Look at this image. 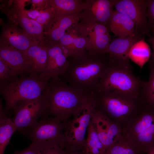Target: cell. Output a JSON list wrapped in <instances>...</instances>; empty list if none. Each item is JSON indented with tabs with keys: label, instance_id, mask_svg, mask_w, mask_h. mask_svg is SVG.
<instances>
[{
	"label": "cell",
	"instance_id": "cell-1",
	"mask_svg": "<svg viewBox=\"0 0 154 154\" xmlns=\"http://www.w3.org/2000/svg\"><path fill=\"white\" fill-rule=\"evenodd\" d=\"M86 51L75 57L70 58L69 66L61 76L62 81L87 94L97 90L99 80L109 66L110 59Z\"/></svg>",
	"mask_w": 154,
	"mask_h": 154
},
{
	"label": "cell",
	"instance_id": "cell-2",
	"mask_svg": "<svg viewBox=\"0 0 154 154\" xmlns=\"http://www.w3.org/2000/svg\"><path fill=\"white\" fill-rule=\"evenodd\" d=\"M47 105V116L66 122L82 104L87 94L61 80H50L44 91Z\"/></svg>",
	"mask_w": 154,
	"mask_h": 154
},
{
	"label": "cell",
	"instance_id": "cell-3",
	"mask_svg": "<svg viewBox=\"0 0 154 154\" xmlns=\"http://www.w3.org/2000/svg\"><path fill=\"white\" fill-rule=\"evenodd\" d=\"M110 60L109 66L99 80L96 90L142 98L145 81L133 74L129 60Z\"/></svg>",
	"mask_w": 154,
	"mask_h": 154
},
{
	"label": "cell",
	"instance_id": "cell-4",
	"mask_svg": "<svg viewBox=\"0 0 154 154\" xmlns=\"http://www.w3.org/2000/svg\"><path fill=\"white\" fill-rule=\"evenodd\" d=\"M91 95L95 109L104 113L121 130L144 102L141 98L108 92L96 90Z\"/></svg>",
	"mask_w": 154,
	"mask_h": 154
},
{
	"label": "cell",
	"instance_id": "cell-5",
	"mask_svg": "<svg viewBox=\"0 0 154 154\" xmlns=\"http://www.w3.org/2000/svg\"><path fill=\"white\" fill-rule=\"evenodd\" d=\"M121 130L141 154L148 153L154 148V107L144 102Z\"/></svg>",
	"mask_w": 154,
	"mask_h": 154
},
{
	"label": "cell",
	"instance_id": "cell-6",
	"mask_svg": "<svg viewBox=\"0 0 154 154\" xmlns=\"http://www.w3.org/2000/svg\"><path fill=\"white\" fill-rule=\"evenodd\" d=\"M94 110L91 95H88L73 115L63 123L65 149L85 153L86 134Z\"/></svg>",
	"mask_w": 154,
	"mask_h": 154
},
{
	"label": "cell",
	"instance_id": "cell-7",
	"mask_svg": "<svg viewBox=\"0 0 154 154\" xmlns=\"http://www.w3.org/2000/svg\"><path fill=\"white\" fill-rule=\"evenodd\" d=\"M49 81L40 74L30 73L28 76L22 75L0 86V94L5 102V109L8 112L22 102L38 98L42 95Z\"/></svg>",
	"mask_w": 154,
	"mask_h": 154
},
{
	"label": "cell",
	"instance_id": "cell-8",
	"mask_svg": "<svg viewBox=\"0 0 154 154\" xmlns=\"http://www.w3.org/2000/svg\"><path fill=\"white\" fill-rule=\"evenodd\" d=\"M64 125L56 118L44 117L30 128L25 135L42 150L59 147L64 148Z\"/></svg>",
	"mask_w": 154,
	"mask_h": 154
},
{
	"label": "cell",
	"instance_id": "cell-9",
	"mask_svg": "<svg viewBox=\"0 0 154 154\" xmlns=\"http://www.w3.org/2000/svg\"><path fill=\"white\" fill-rule=\"evenodd\" d=\"M16 131L25 135L40 118L47 116V105L43 95L37 99L22 102L11 110Z\"/></svg>",
	"mask_w": 154,
	"mask_h": 154
},
{
	"label": "cell",
	"instance_id": "cell-10",
	"mask_svg": "<svg viewBox=\"0 0 154 154\" xmlns=\"http://www.w3.org/2000/svg\"><path fill=\"white\" fill-rule=\"evenodd\" d=\"M26 0L9 1L7 5L2 4L1 10L7 16L9 21L19 26L35 42L39 43L44 38L43 26L28 17L23 12Z\"/></svg>",
	"mask_w": 154,
	"mask_h": 154
},
{
	"label": "cell",
	"instance_id": "cell-11",
	"mask_svg": "<svg viewBox=\"0 0 154 154\" xmlns=\"http://www.w3.org/2000/svg\"><path fill=\"white\" fill-rule=\"evenodd\" d=\"M149 0H117L116 10L134 23L136 29L143 35L150 36L147 16Z\"/></svg>",
	"mask_w": 154,
	"mask_h": 154
},
{
	"label": "cell",
	"instance_id": "cell-12",
	"mask_svg": "<svg viewBox=\"0 0 154 154\" xmlns=\"http://www.w3.org/2000/svg\"><path fill=\"white\" fill-rule=\"evenodd\" d=\"M91 121L106 150L122 138L120 127L102 112L94 109Z\"/></svg>",
	"mask_w": 154,
	"mask_h": 154
},
{
	"label": "cell",
	"instance_id": "cell-13",
	"mask_svg": "<svg viewBox=\"0 0 154 154\" xmlns=\"http://www.w3.org/2000/svg\"><path fill=\"white\" fill-rule=\"evenodd\" d=\"M48 51V57L44 71L42 76L54 82L60 80V77L68 67L69 61L57 43L49 42L43 40Z\"/></svg>",
	"mask_w": 154,
	"mask_h": 154
},
{
	"label": "cell",
	"instance_id": "cell-14",
	"mask_svg": "<svg viewBox=\"0 0 154 154\" xmlns=\"http://www.w3.org/2000/svg\"><path fill=\"white\" fill-rule=\"evenodd\" d=\"M81 22L82 30L88 41L87 51L99 55L107 54L110 37L106 26L97 23Z\"/></svg>",
	"mask_w": 154,
	"mask_h": 154
},
{
	"label": "cell",
	"instance_id": "cell-15",
	"mask_svg": "<svg viewBox=\"0 0 154 154\" xmlns=\"http://www.w3.org/2000/svg\"><path fill=\"white\" fill-rule=\"evenodd\" d=\"M68 58H74L87 50L88 40L82 30V22L74 25L57 42Z\"/></svg>",
	"mask_w": 154,
	"mask_h": 154
},
{
	"label": "cell",
	"instance_id": "cell-16",
	"mask_svg": "<svg viewBox=\"0 0 154 154\" xmlns=\"http://www.w3.org/2000/svg\"><path fill=\"white\" fill-rule=\"evenodd\" d=\"M117 0H88L87 7L81 13L82 22L109 25Z\"/></svg>",
	"mask_w": 154,
	"mask_h": 154
},
{
	"label": "cell",
	"instance_id": "cell-17",
	"mask_svg": "<svg viewBox=\"0 0 154 154\" xmlns=\"http://www.w3.org/2000/svg\"><path fill=\"white\" fill-rule=\"evenodd\" d=\"M81 19V13L55 17L48 24L43 26L44 41L57 42L72 26Z\"/></svg>",
	"mask_w": 154,
	"mask_h": 154
},
{
	"label": "cell",
	"instance_id": "cell-18",
	"mask_svg": "<svg viewBox=\"0 0 154 154\" xmlns=\"http://www.w3.org/2000/svg\"><path fill=\"white\" fill-rule=\"evenodd\" d=\"M0 42L22 52L36 43L17 25L10 21L3 25Z\"/></svg>",
	"mask_w": 154,
	"mask_h": 154
},
{
	"label": "cell",
	"instance_id": "cell-19",
	"mask_svg": "<svg viewBox=\"0 0 154 154\" xmlns=\"http://www.w3.org/2000/svg\"><path fill=\"white\" fill-rule=\"evenodd\" d=\"M0 59L18 76L31 73L23 52L1 42Z\"/></svg>",
	"mask_w": 154,
	"mask_h": 154
},
{
	"label": "cell",
	"instance_id": "cell-20",
	"mask_svg": "<svg viewBox=\"0 0 154 154\" xmlns=\"http://www.w3.org/2000/svg\"><path fill=\"white\" fill-rule=\"evenodd\" d=\"M23 52L31 71V73L39 75L45 70L48 53L43 40L35 43Z\"/></svg>",
	"mask_w": 154,
	"mask_h": 154
},
{
	"label": "cell",
	"instance_id": "cell-21",
	"mask_svg": "<svg viewBox=\"0 0 154 154\" xmlns=\"http://www.w3.org/2000/svg\"><path fill=\"white\" fill-rule=\"evenodd\" d=\"M142 34L137 32L125 38H118L110 42L107 54L110 60H129L128 52L133 45L141 40Z\"/></svg>",
	"mask_w": 154,
	"mask_h": 154
},
{
	"label": "cell",
	"instance_id": "cell-22",
	"mask_svg": "<svg viewBox=\"0 0 154 154\" xmlns=\"http://www.w3.org/2000/svg\"><path fill=\"white\" fill-rule=\"evenodd\" d=\"M109 25L111 31L118 38H125L138 32L131 19L116 10L112 12Z\"/></svg>",
	"mask_w": 154,
	"mask_h": 154
},
{
	"label": "cell",
	"instance_id": "cell-23",
	"mask_svg": "<svg viewBox=\"0 0 154 154\" xmlns=\"http://www.w3.org/2000/svg\"><path fill=\"white\" fill-rule=\"evenodd\" d=\"M88 0H48V6L53 9L55 17L81 13L87 6Z\"/></svg>",
	"mask_w": 154,
	"mask_h": 154
},
{
	"label": "cell",
	"instance_id": "cell-24",
	"mask_svg": "<svg viewBox=\"0 0 154 154\" xmlns=\"http://www.w3.org/2000/svg\"><path fill=\"white\" fill-rule=\"evenodd\" d=\"M16 131L15 124L8 112L0 102V154H4L12 136Z\"/></svg>",
	"mask_w": 154,
	"mask_h": 154
},
{
	"label": "cell",
	"instance_id": "cell-25",
	"mask_svg": "<svg viewBox=\"0 0 154 154\" xmlns=\"http://www.w3.org/2000/svg\"><path fill=\"white\" fill-rule=\"evenodd\" d=\"M151 54L150 47L143 37L133 45L127 57L141 68L149 60Z\"/></svg>",
	"mask_w": 154,
	"mask_h": 154
},
{
	"label": "cell",
	"instance_id": "cell-26",
	"mask_svg": "<svg viewBox=\"0 0 154 154\" xmlns=\"http://www.w3.org/2000/svg\"><path fill=\"white\" fill-rule=\"evenodd\" d=\"M106 151L94 127L91 120L88 129L85 154H105Z\"/></svg>",
	"mask_w": 154,
	"mask_h": 154
},
{
	"label": "cell",
	"instance_id": "cell-27",
	"mask_svg": "<svg viewBox=\"0 0 154 154\" xmlns=\"http://www.w3.org/2000/svg\"><path fill=\"white\" fill-rule=\"evenodd\" d=\"M105 154H141L139 150L126 138H122L107 149Z\"/></svg>",
	"mask_w": 154,
	"mask_h": 154
},
{
	"label": "cell",
	"instance_id": "cell-28",
	"mask_svg": "<svg viewBox=\"0 0 154 154\" xmlns=\"http://www.w3.org/2000/svg\"><path fill=\"white\" fill-rule=\"evenodd\" d=\"M150 75L148 81H145L142 91V98L145 103L154 107V61L149 60Z\"/></svg>",
	"mask_w": 154,
	"mask_h": 154
},
{
	"label": "cell",
	"instance_id": "cell-29",
	"mask_svg": "<svg viewBox=\"0 0 154 154\" xmlns=\"http://www.w3.org/2000/svg\"><path fill=\"white\" fill-rule=\"evenodd\" d=\"M18 78V76L0 59V86L6 85Z\"/></svg>",
	"mask_w": 154,
	"mask_h": 154
},
{
	"label": "cell",
	"instance_id": "cell-30",
	"mask_svg": "<svg viewBox=\"0 0 154 154\" xmlns=\"http://www.w3.org/2000/svg\"><path fill=\"white\" fill-rule=\"evenodd\" d=\"M40 11V15L35 20L43 26L49 23L55 17L52 9L48 6Z\"/></svg>",
	"mask_w": 154,
	"mask_h": 154
},
{
	"label": "cell",
	"instance_id": "cell-31",
	"mask_svg": "<svg viewBox=\"0 0 154 154\" xmlns=\"http://www.w3.org/2000/svg\"><path fill=\"white\" fill-rule=\"evenodd\" d=\"M147 16L149 27L154 32V0H149Z\"/></svg>",
	"mask_w": 154,
	"mask_h": 154
},
{
	"label": "cell",
	"instance_id": "cell-32",
	"mask_svg": "<svg viewBox=\"0 0 154 154\" xmlns=\"http://www.w3.org/2000/svg\"><path fill=\"white\" fill-rule=\"evenodd\" d=\"M42 150L37 145L32 143L26 149L20 151H15L13 154H40Z\"/></svg>",
	"mask_w": 154,
	"mask_h": 154
},
{
	"label": "cell",
	"instance_id": "cell-33",
	"mask_svg": "<svg viewBox=\"0 0 154 154\" xmlns=\"http://www.w3.org/2000/svg\"><path fill=\"white\" fill-rule=\"evenodd\" d=\"M66 149L59 147H50L42 150L40 154H67Z\"/></svg>",
	"mask_w": 154,
	"mask_h": 154
},
{
	"label": "cell",
	"instance_id": "cell-34",
	"mask_svg": "<svg viewBox=\"0 0 154 154\" xmlns=\"http://www.w3.org/2000/svg\"><path fill=\"white\" fill-rule=\"evenodd\" d=\"M48 0H31L29 1L32 4L33 9L40 11L43 10L48 7Z\"/></svg>",
	"mask_w": 154,
	"mask_h": 154
},
{
	"label": "cell",
	"instance_id": "cell-35",
	"mask_svg": "<svg viewBox=\"0 0 154 154\" xmlns=\"http://www.w3.org/2000/svg\"><path fill=\"white\" fill-rule=\"evenodd\" d=\"M22 10L24 13L28 17L34 20H35L40 14V11L37 9L33 8L27 10L24 8Z\"/></svg>",
	"mask_w": 154,
	"mask_h": 154
},
{
	"label": "cell",
	"instance_id": "cell-36",
	"mask_svg": "<svg viewBox=\"0 0 154 154\" xmlns=\"http://www.w3.org/2000/svg\"><path fill=\"white\" fill-rule=\"evenodd\" d=\"M149 41L151 43L153 49L151 59L154 61V32L153 33V36L150 37Z\"/></svg>",
	"mask_w": 154,
	"mask_h": 154
},
{
	"label": "cell",
	"instance_id": "cell-37",
	"mask_svg": "<svg viewBox=\"0 0 154 154\" xmlns=\"http://www.w3.org/2000/svg\"><path fill=\"white\" fill-rule=\"evenodd\" d=\"M66 150L67 151V154H85L84 152L82 151Z\"/></svg>",
	"mask_w": 154,
	"mask_h": 154
},
{
	"label": "cell",
	"instance_id": "cell-38",
	"mask_svg": "<svg viewBox=\"0 0 154 154\" xmlns=\"http://www.w3.org/2000/svg\"><path fill=\"white\" fill-rule=\"evenodd\" d=\"M148 154H154V148L152 149L148 153Z\"/></svg>",
	"mask_w": 154,
	"mask_h": 154
}]
</instances>
